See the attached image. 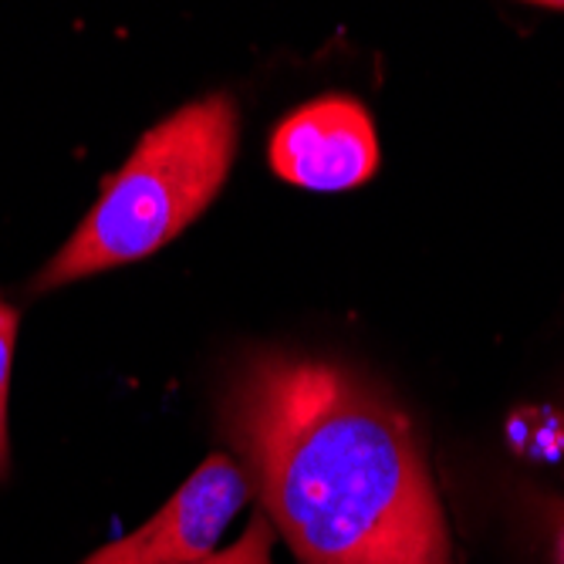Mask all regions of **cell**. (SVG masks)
Returning a JSON list of instances; mask_svg holds the SVG:
<instances>
[{"mask_svg": "<svg viewBox=\"0 0 564 564\" xmlns=\"http://www.w3.org/2000/svg\"><path fill=\"white\" fill-rule=\"evenodd\" d=\"M274 541H278L274 524L261 514V510H253L247 531L230 547H220V551L199 557V561H189V564H274Z\"/></svg>", "mask_w": 564, "mask_h": 564, "instance_id": "6", "label": "cell"}, {"mask_svg": "<svg viewBox=\"0 0 564 564\" xmlns=\"http://www.w3.org/2000/svg\"><path fill=\"white\" fill-rule=\"evenodd\" d=\"M250 494L304 564H453L413 426L328 358L261 351L224 395Z\"/></svg>", "mask_w": 564, "mask_h": 564, "instance_id": "1", "label": "cell"}, {"mask_svg": "<svg viewBox=\"0 0 564 564\" xmlns=\"http://www.w3.org/2000/svg\"><path fill=\"white\" fill-rule=\"evenodd\" d=\"M268 156L274 173L301 189L341 193L369 183L379 170V135L362 101L325 95L274 129Z\"/></svg>", "mask_w": 564, "mask_h": 564, "instance_id": "4", "label": "cell"}, {"mask_svg": "<svg viewBox=\"0 0 564 564\" xmlns=\"http://www.w3.org/2000/svg\"><path fill=\"white\" fill-rule=\"evenodd\" d=\"M237 456L210 453L142 528L101 544L82 564H189L214 551L250 500Z\"/></svg>", "mask_w": 564, "mask_h": 564, "instance_id": "3", "label": "cell"}, {"mask_svg": "<svg viewBox=\"0 0 564 564\" xmlns=\"http://www.w3.org/2000/svg\"><path fill=\"white\" fill-rule=\"evenodd\" d=\"M240 135L237 101L203 95L152 126L132 156L101 183L98 199L31 281L34 294L160 253L224 189Z\"/></svg>", "mask_w": 564, "mask_h": 564, "instance_id": "2", "label": "cell"}, {"mask_svg": "<svg viewBox=\"0 0 564 564\" xmlns=\"http://www.w3.org/2000/svg\"><path fill=\"white\" fill-rule=\"evenodd\" d=\"M554 561L564 564V507H561V514L554 521Z\"/></svg>", "mask_w": 564, "mask_h": 564, "instance_id": "7", "label": "cell"}, {"mask_svg": "<svg viewBox=\"0 0 564 564\" xmlns=\"http://www.w3.org/2000/svg\"><path fill=\"white\" fill-rule=\"evenodd\" d=\"M18 307L0 297V480L11 467V433H8V399H11V369H14V345H18Z\"/></svg>", "mask_w": 564, "mask_h": 564, "instance_id": "5", "label": "cell"}]
</instances>
